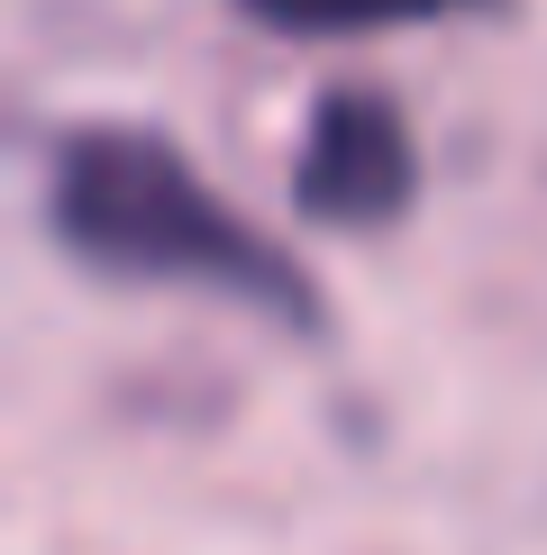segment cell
Here are the masks:
<instances>
[{
  "label": "cell",
  "instance_id": "6da1fadb",
  "mask_svg": "<svg viewBox=\"0 0 547 555\" xmlns=\"http://www.w3.org/2000/svg\"><path fill=\"white\" fill-rule=\"evenodd\" d=\"M37 210L64 264L137 292H211L283 337H329V292L147 119H82L46 146Z\"/></svg>",
  "mask_w": 547,
  "mask_h": 555
},
{
  "label": "cell",
  "instance_id": "7a4b0ae2",
  "mask_svg": "<svg viewBox=\"0 0 547 555\" xmlns=\"http://www.w3.org/2000/svg\"><path fill=\"white\" fill-rule=\"evenodd\" d=\"M420 128L393 91L329 82L292 146V210L329 237H383L420 210Z\"/></svg>",
  "mask_w": 547,
  "mask_h": 555
},
{
  "label": "cell",
  "instance_id": "3957f363",
  "mask_svg": "<svg viewBox=\"0 0 547 555\" xmlns=\"http://www.w3.org/2000/svg\"><path fill=\"white\" fill-rule=\"evenodd\" d=\"M265 37H402V28H447V18H493L511 0H228Z\"/></svg>",
  "mask_w": 547,
  "mask_h": 555
}]
</instances>
